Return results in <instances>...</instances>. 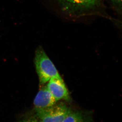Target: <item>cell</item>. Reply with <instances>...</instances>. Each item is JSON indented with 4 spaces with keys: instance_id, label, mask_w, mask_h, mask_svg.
I'll return each instance as SVG.
<instances>
[{
    "instance_id": "obj_1",
    "label": "cell",
    "mask_w": 122,
    "mask_h": 122,
    "mask_svg": "<svg viewBox=\"0 0 122 122\" xmlns=\"http://www.w3.org/2000/svg\"><path fill=\"white\" fill-rule=\"evenodd\" d=\"M34 62L41 86L44 85L52 78H61L55 66L41 46L35 51Z\"/></svg>"
},
{
    "instance_id": "obj_2",
    "label": "cell",
    "mask_w": 122,
    "mask_h": 122,
    "mask_svg": "<svg viewBox=\"0 0 122 122\" xmlns=\"http://www.w3.org/2000/svg\"><path fill=\"white\" fill-rule=\"evenodd\" d=\"M34 114L42 122H63L72 110L70 107L62 102L56 103L45 109H34Z\"/></svg>"
},
{
    "instance_id": "obj_3",
    "label": "cell",
    "mask_w": 122,
    "mask_h": 122,
    "mask_svg": "<svg viewBox=\"0 0 122 122\" xmlns=\"http://www.w3.org/2000/svg\"><path fill=\"white\" fill-rule=\"evenodd\" d=\"M56 2L63 10L71 13H84L95 10L102 0H52Z\"/></svg>"
},
{
    "instance_id": "obj_4",
    "label": "cell",
    "mask_w": 122,
    "mask_h": 122,
    "mask_svg": "<svg viewBox=\"0 0 122 122\" xmlns=\"http://www.w3.org/2000/svg\"><path fill=\"white\" fill-rule=\"evenodd\" d=\"M47 88L57 101L63 100L70 102L71 97L62 78H52L48 81Z\"/></svg>"
},
{
    "instance_id": "obj_5",
    "label": "cell",
    "mask_w": 122,
    "mask_h": 122,
    "mask_svg": "<svg viewBox=\"0 0 122 122\" xmlns=\"http://www.w3.org/2000/svg\"><path fill=\"white\" fill-rule=\"evenodd\" d=\"M42 86L34 99L35 109H45L51 107L57 103L56 100L49 91L47 85Z\"/></svg>"
},
{
    "instance_id": "obj_6",
    "label": "cell",
    "mask_w": 122,
    "mask_h": 122,
    "mask_svg": "<svg viewBox=\"0 0 122 122\" xmlns=\"http://www.w3.org/2000/svg\"><path fill=\"white\" fill-rule=\"evenodd\" d=\"M63 122H91L86 114L80 111L71 110Z\"/></svg>"
},
{
    "instance_id": "obj_7",
    "label": "cell",
    "mask_w": 122,
    "mask_h": 122,
    "mask_svg": "<svg viewBox=\"0 0 122 122\" xmlns=\"http://www.w3.org/2000/svg\"><path fill=\"white\" fill-rule=\"evenodd\" d=\"M17 122H42L34 114L32 116L24 118Z\"/></svg>"
},
{
    "instance_id": "obj_8",
    "label": "cell",
    "mask_w": 122,
    "mask_h": 122,
    "mask_svg": "<svg viewBox=\"0 0 122 122\" xmlns=\"http://www.w3.org/2000/svg\"><path fill=\"white\" fill-rule=\"evenodd\" d=\"M109 2L118 10L122 11V0H109Z\"/></svg>"
},
{
    "instance_id": "obj_9",
    "label": "cell",
    "mask_w": 122,
    "mask_h": 122,
    "mask_svg": "<svg viewBox=\"0 0 122 122\" xmlns=\"http://www.w3.org/2000/svg\"><path fill=\"white\" fill-rule=\"evenodd\" d=\"M121 26H122V20H121Z\"/></svg>"
}]
</instances>
